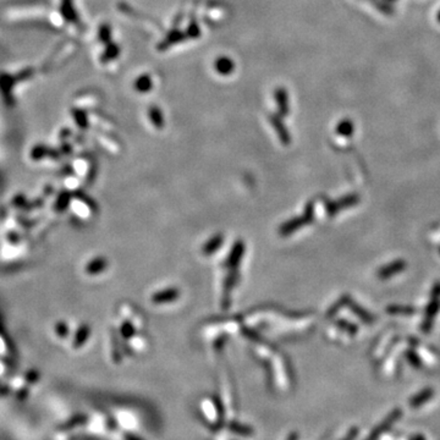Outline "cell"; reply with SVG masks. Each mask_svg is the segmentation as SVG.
<instances>
[{
  "mask_svg": "<svg viewBox=\"0 0 440 440\" xmlns=\"http://www.w3.org/2000/svg\"><path fill=\"white\" fill-rule=\"evenodd\" d=\"M440 309V283H437L432 288V298H430L429 303H428L427 308H425V314L424 319L422 323V330L427 334L433 327V323H434L435 317H437L438 312Z\"/></svg>",
  "mask_w": 440,
  "mask_h": 440,
  "instance_id": "1",
  "label": "cell"
},
{
  "mask_svg": "<svg viewBox=\"0 0 440 440\" xmlns=\"http://www.w3.org/2000/svg\"><path fill=\"white\" fill-rule=\"evenodd\" d=\"M402 417V411L400 408H395L394 411H391L375 428L371 432V434L366 438L364 440H379V438L383 434H385L396 422H397L400 418Z\"/></svg>",
  "mask_w": 440,
  "mask_h": 440,
  "instance_id": "2",
  "label": "cell"
},
{
  "mask_svg": "<svg viewBox=\"0 0 440 440\" xmlns=\"http://www.w3.org/2000/svg\"><path fill=\"white\" fill-rule=\"evenodd\" d=\"M406 266H407V264H406L405 261L397 259V261H394L391 262V263H389L388 265L381 266V268L376 271V276H378L379 279H381V280H385V279L391 278V276L403 271L406 269Z\"/></svg>",
  "mask_w": 440,
  "mask_h": 440,
  "instance_id": "3",
  "label": "cell"
},
{
  "mask_svg": "<svg viewBox=\"0 0 440 440\" xmlns=\"http://www.w3.org/2000/svg\"><path fill=\"white\" fill-rule=\"evenodd\" d=\"M434 397V389L433 388H425L423 390H420L419 393L416 394L415 396L410 398V407L412 408H419L423 405H425L427 402H429L432 398Z\"/></svg>",
  "mask_w": 440,
  "mask_h": 440,
  "instance_id": "4",
  "label": "cell"
},
{
  "mask_svg": "<svg viewBox=\"0 0 440 440\" xmlns=\"http://www.w3.org/2000/svg\"><path fill=\"white\" fill-rule=\"evenodd\" d=\"M358 200H359V197L357 195H349L347 197L341 198V199L337 200L336 203H334V204L329 208V212L336 213L337 210H340V209H345V208H347V207H352V205H354L356 203H358Z\"/></svg>",
  "mask_w": 440,
  "mask_h": 440,
  "instance_id": "5",
  "label": "cell"
},
{
  "mask_svg": "<svg viewBox=\"0 0 440 440\" xmlns=\"http://www.w3.org/2000/svg\"><path fill=\"white\" fill-rule=\"evenodd\" d=\"M347 303H349L350 308H351V309L354 312V314H356L357 317L361 318L364 323H367V324H372V323L374 322V317L372 315V313H369L368 310L364 309L363 307H361L359 305H357L354 301H351L347 298Z\"/></svg>",
  "mask_w": 440,
  "mask_h": 440,
  "instance_id": "6",
  "label": "cell"
},
{
  "mask_svg": "<svg viewBox=\"0 0 440 440\" xmlns=\"http://www.w3.org/2000/svg\"><path fill=\"white\" fill-rule=\"evenodd\" d=\"M386 312L389 314H395V315H411L416 313V308L411 307V306H398V305H393L389 306L386 308Z\"/></svg>",
  "mask_w": 440,
  "mask_h": 440,
  "instance_id": "7",
  "label": "cell"
},
{
  "mask_svg": "<svg viewBox=\"0 0 440 440\" xmlns=\"http://www.w3.org/2000/svg\"><path fill=\"white\" fill-rule=\"evenodd\" d=\"M405 356L407 358L408 363L412 367H415V368H420L422 367V359H420V357L415 351H412V350L411 351H406Z\"/></svg>",
  "mask_w": 440,
  "mask_h": 440,
  "instance_id": "8",
  "label": "cell"
},
{
  "mask_svg": "<svg viewBox=\"0 0 440 440\" xmlns=\"http://www.w3.org/2000/svg\"><path fill=\"white\" fill-rule=\"evenodd\" d=\"M337 131H339V133L344 134V136H350L353 132V125L350 121H344L339 125Z\"/></svg>",
  "mask_w": 440,
  "mask_h": 440,
  "instance_id": "9",
  "label": "cell"
},
{
  "mask_svg": "<svg viewBox=\"0 0 440 440\" xmlns=\"http://www.w3.org/2000/svg\"><path fill=\"white\" fill-rule=\"evenodd\" d=\"M337 325H339V327L341 328V329L347 330V331H349V334H351V335H354L357 332V327H356V325L352 324V323L346 322V320H340V322L337 323Z\"/></svg>",
  "mask_w": 440,
  "mask_h": 440,
  "instance_id": "10",
  "label": "cell"
},
{
  "mask_svg": "<svg viewBox=\"0 0 440 440\" xmlns=\"http://www.w3.org/2000/svg\"><path fill=\"white\" fill-rule=\"evenodd\" d=\"M357 435H358V428L353 427L349 430V433L346 434V437H345L342 440H354L356 439Z\"/></svg>",
  "mask_w": 440,
  "mask_h": 440,
  "instance_id": "11",
  "label": "cell"
},
{
  "mask_svg": "<svg viewBox=\"0 0 440 440\" xmlns=\"http://www.w3.org/2000/svg\"><path fill=\"white\" fill-rule=\"evenodd\" d=\"M408 440H427V439H425V437L423 434H415V435H412V437H411Z\"/></svg>",
  "mask_w": 440,
  "mask_h": 440,
  "instance_id": "12",
  "label": "cell"
},
{
  "mask_svg": "<svg viewBox=\"0 0 440 440\" xmlns=\"http://www.w3.org/2000/svg\"><path fill=\"white\" fill-rule=\"evenodd\" d=\"M438 21L440 22V12H439V14H438Z\"/></svg>",
  "mask_w": 440,
  "mask_h": 440,
  "instance_id": "13",
  "label": "cell"
}]
</instances>
